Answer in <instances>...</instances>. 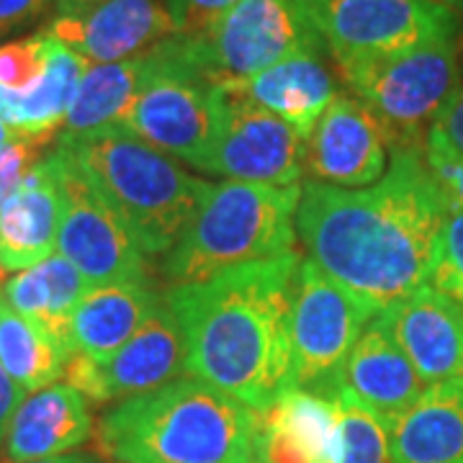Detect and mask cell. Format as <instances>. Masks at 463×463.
Returning <instances> with one entry per match:
<instances>
[{
    "instance_id": "19",
    "label": "cell",
    "mask_w": 463,
    "mask_h": 463,
    "mask_svg": "<svg viewBox=\"0 0 463 463\" xmlns=\"http://www.w3.org/2000/svg\"><path fill=\"white\" fill-rule=\"evenodd\" d=\"M216 88H224L234 96L276 114L288 127H294L304 139L312 134L319 116L330 109L337 96L335 80L327 65L319 60V52H298L248 80Z\"/></svg>"
},
{
    "instance_id": "40",
    "label": "cell",
    "mask_w": 463,
    "mask_h": 463,
    "mask_svg": "<svg viewBox=\"0 0 463 463\" xmlns=\"http://www.w3.org/2000/svg\"><path fill=\"white\" fill-rule=\"evenodd\" d=\"M446 5H458V8H463V0H443Z\"/></svg>"
},
{
    "instance_id": "34",
    "label": "cell",
    "mask_w": 463,
    "mask_h": 463,
    "mask_svg": "<svg viewBox=\"0 0 463 463\" xmlns=\"http://www.w3.org/2000/svg\"><path fill=\"white\" fill-rule=\"evenodd\" d=\"M432 145L453 149L463 155V50H461V83L456 88V93L450 96L446 103V109L438 114V118L432 121L430 132L425 137Z\"/></svg>"
},
{
    "instance_id": "9",
    "label": "cell",
    "mask_w": 463,
    "mask_h": 463,
    "mask_svg": "<svg viewBox=\"0 0 463 463\" xmlns=\"http://www.w3.org/2000/svg\"><path fill=\"white\" fill-rule=\"evenodd\" d=\"M337 65L414 50L458 33L443 0H298Z\"/></svg>"
},
{
    "instance_id": "26",
    "label": "cell",
    "mask_w": 463,
    "mask_h": 463,
    "mask_svg": "<svg viewBox=\"0 0 463 463\" xmlns=\"http://www.w3.org/2000/svg\"><path fill=\"white\" fill-rule=\"evenodd\" d=\"M88 288H90V283L80 276V270L70 263L65 255L54 252L47 260L14 273L3 283L0 298L14 312L24 315L26 319L36 322L42 330L50 332L72 358L70 319Z\"/></svg>"
},
{
    "instance_id": "25",
    "label": "cell",
    "mask_w": 463,
    "mask_h": 463,
    "mask_svg": "<svg viewBox=\"0 0 463 463\" xmlns=\"http://www.w3.org/2000/svg\"><path fill=\"white\" fill-rule=\"evenodd\" d=\"M155 67L157 50L124 62H90L57 139H75L106 129H118L127 111L132 109L134 99L152 78Z\"/></svg>"
},
{
    "instance_id": "7",
    "label": "cell",
    "mask_w": 463,
    "mask_h": 463,
    "mask_svg": "<svg viewBox=\"0 0 463 463\" xmlns=\"http://www.w3.org/2000/svg\"><path fill=\"white\" fill-rule=\"evenodd\" d=\"M170 47L203 83L227 85L325 44L298 0H240L206 32L173 36Z\"/></svg>"
},
{
    "instance_id": "18",
    "label": "cell",
    "mask_w": 463,
    "mask_h": 463,
    "mask_svg": "<svg viewBox=\"0 0 463 463\" xmlns=\"http://www.w3.org/2000/svg\"><path fill=\"white\" fill-rule=\"evenodd\" d=\"M93 435L88 399L72 383L57 381L26 394L5 435L8 461H39L65 456L85 446Z\"/></svg>"
},
{
    "instance_id": "17",
    "label": "cell",
    "mask_w": 463,
    "mask_h": 463,
    "mask_svg": "<svg viewBox=\"0 0 463 463\" xmlns=\"http://www.w3.org/2000/svg\"><path fill=\"white\" fill-rule=\"evenodd\" d=\"M62 212L65 188L50 152L0 209V270L18 273L54 255Z\"/></svg>"
},
{
    "instance_id": "1",
    "label": "cell",
    "mask_w": 463,
    "mask_h": 463,
    "mask_svg": "<svg viewBox=\"0 0 463 463\" xmlns=\"http://www.w3.org/2000/svg\"><path fill=\"white\" fill-rule=\"evenodd\" d=\"M450 199L422 147L394 149L365 188L307 183L297 209L301 245L332 281L376 315L428 286Z\"/></svg>"
},
{
    "instance_id": "13",
    "label": "cell",
    "mask_w": 463,
    "mask_h": 463,
    "mask_svg": "<svg viewBox=\"0 0 463 463\" xmlns=\"http://www.w3.org/2000/svg\"><path fill=\"white\" fill-rule=\"evenodd\" d=\"M185 373V337L167 301L124 345L103 355H72L65 379L88 402H124Z\"/></svg>"
},
{
    "instance_id": "21",
    "label": "cell",
    "mask_w": 463,
    "mask_h": 463,
    "mask_svg": "<svg viewBox=\"0 0 463 463\" xmlns=\"http://www.w3.org/2000/svg\"><path fill=\"white\" fill-rule=\"evenodd\" d=\"M165 301L147 281L90 286L70 319L72 355L103 358L132 340Z\"/></svg>"
},
{
    "instance_id": "11",
    "label": "cell",
    "mask_w": 463,
    "mask_h": 463,
    "mask_svg": "<svg viewBox=\"0 0 463 463\" xmlns=\"http://www.w3.org/2000/svg\"><path fill=\"white\" fill-rule=\"evenodd\" d=\"M121 132L196 167L216 129L214 85L183 65L170 39L157 47V67L127 111Z\"/></svg>"
},
{
    "instance_id": "28",
    "label": "cell",
    "mask_w": 463,
    "mask_h": 463,
    "mask_svg": "<svg viewBox=\"0 0 463 463\" xmlns=\"http://www.w3.org/2000/svg\"><path fill=\"white\" fill-rule=\"evenodd\" d=\"M335 407L337 438L330 463H399L392 448L386 417L365 407L347 389L335 397Z\"/></svg>"
},
{
    "instance_id": "15",
    "label": "cell",
    "mask_w": 463,
    "mask_h": 463,
    "mask_svg": "<svg viewBox=\"0 0 463 463\" xmlns=\"http://www.w3.org/2000/svg\"><path fill=\"white\" fill-rule=\"evenodd\" d=\"M392 163V145L381 121L353 93L337 90L330 109L307 137L312 181L337 188H365L383 178Z\"/></svg>"
},
{
    "instance_id": "27",
    "label": "cell",
    "mask_w": 463,
    "mask_h": 463,
    "mask_svg": "<svg viewBox=\"0 0 463 463\" xmlns=\"http://www.w3.org/2000/svg\"><path fill=\"white\" fill-rule=\"evenodd\" d=\"M70 355L50 332L0 298V365L29 394L65 376Z\"/></svg>"
},
{
    "instance_id": "24",
    "label": "cell",
    "mask_w": 463,
    "mask_h": 463,
    "mask_svg": "<svg viewBox=\"0 0 463 463\" xmlns=\"http://www.w3.org/2000/svg\"><path fill=\"white\" fill-rule=\"evenodd\" d=\"M88 65L90 62L85 57L50 36V60L42 80L29 90L0 88V118L18 137H29L47 145L62 132L67 111L75 100Z\"/></svg>"
},
{
    "instance_id": "39",
    "label": "cell",
    "mask_w": 463,
    "mask_h": 463,
    "mask_svg": "<svg viewBox=\"0 0 463 463\" xmlns=\"http://www.w3.org/2000/svg\"><path fill=\"white\" fill-rule=\"evenodd\" d=\"M70 3H78V0H60V3H57V11H60V8H65V5H70ZM57 11H54V14H57Z\"/></svg>"
},
{
    "instance_id": "16",
    "label": "cell",
    "mask_w": 463,
    "mask_h": 463,
    "mask_svg": "<svg viewBox=\"0 0 463 463\" xmlns=\"http://www.w3.org/2000/svg\"><path fill=\"white\" fill-rule=\"evenodd\" d=\"M383 322L420 379L440 383L463 373V307L432 286H422L386 312Z\"/></svg>"
},
{
    "instance_id": "5",
    "label": "cell",
    "mask_w": 463,
    "mask_h": 463,
    "mask_svg": "<svg viewBox=\"0 0 463 463\" xmlns=\"http://www.w3.org/2000/svg\"><path fill=\"white\" fill-rule=\"evenodd\" d=\"M301 185L209 183L191 222L165 255L175 286L294 250Z\"/></svg>"
},
{
    "instance_id": "20",
    "label": "cell",
    "mask_w": 463,
    "mask_h": 463,
    "mask_svg": "<svg viewBox=\"0 0 463 463\" xmlns=\"http://www.w3.org/2000/svg\"><path fill=\"white\" fill-rule=\"evenodd\" d=\"M343 389L355 394L373 412L392 420L414 404L428 383L414 371L412 361L399 347L383 317L376 315L347 355Z\"/></svg>"
},
{
    "instance_id": "38",
    "label": "cell",
    "mask_w": 463,
    "mask_h": 463,
    "mask_svg": "<svg viewBox=\"0 0 463 463\" xmlns=\"http://www.w3.org/2000/svg\"><path fill=\"white\" fill-rule=\"evenodd\" d=\"M14 139H18V134L14 132L3 118H0V147H3V145H8V142H14Z\"/></svg>"
},
{
    "instance_id": "12",
    "label": "cell",
    "mask_w": 463,
    "mask_h": 463,
    "mask_svg": "<svg viewBox=\"0 0 463 463\" xmlns=\"http://www.w3.org/2000/svg\"><path fill=\"white\" fill-rule=\"evenodd\" d=\"M65 188V212L57 252L80 270L90 286L118 281H147L145 252L114 209L88 181L65 147L52 149Z\"/></svg>"
},
{
    "instance_id": "41",
    "label": "cell",
    "mask_w": 463,
    "mask_h": 463,
    "mask_svg": "<svg viewBox=\"0 0 463 463\" xmlns=\"http://www.w3.org/2000/svg\"><path fill=\"white\" fill-rule=\"evenodd\" d=\"M461 381H463V373H461Z\"/></svg>"
},
{
    "instance_id": "2",
    "label": "cell",
    "mask_w": 463,
    "mask_h": 463,
    "mask_svg": "<svg viewBox=\"0 0 463 463\" xmlns=\"http://www.w3.org/2000/svg\"><path fill=\"white\" fill-rule=\"evenodd\" d=\"M298 263L301 255L288 250L175 286L165 301L185 337V373L260 414L294 389L291 307Z\"/></svg>"
},
{
    "instance_id": "31",
    "label": "cell",
    "mask_w": 463,
    "mask_h": 463,
    "mask_svg": "<svg viewBox=\"0 0 463 463\" xmlns=\"http://www.w3.org/2000/svg\"><path fill=\"white\" fill-rule=\"evenodd\" d=\"M42 147L44 142H36L29 137H18L0 147V209L21 188L29 170L42 160L39 157Z\"/></svg>"
},
{
    "instance_id": "3",
    "label": "cell",
    "mask_w": 463,
    "mask_h": 463,
    "mask_svg": "<svg viewBox=\"0 0 463 463\" xmlns=\"http://www.w3.org/2000/svg\"><path fill=\"white\" fill-rule=\"evenodd\" d=\"M260 412L196 376L116 402L99 422L118 463H255Z\"/></svg>"
},
{
    "instance_id": "22",
    "label": "cell",
    "mask_w": 463,
    "mask_h": 463,
    "mask_svg": "<svg viewBox=\"0 0 463 463\" xmlns=\"http://www.w3.org/2000/svg\"><path fill=\"white\" fill-rule=\"evenodd\" d=\"M386 422L399 463H463V381L430 383Z\"/></svg>"
},
{
    "instance_id": "10",
    "label": "cell",
    "mask_w": 463,
    "mask_h": 463,
    "mask_svg": "<svg viewBox=\"0 0 463 463\" xmlns=\"http://www.w3.org/2000/svg\"><path fill=\"white\" fill-rule=\"evenodd\" d=\"M216 129L196 167L227 181L298 185L307 139L283 118L216 88Z\"/></svg>"
},
{
    "instance_id": "6",
    "label": "cell",
    "mask_w": 463,
    "mask_h": 463,
    "mask_svg": "<svg viewBox=\"0 0 463 463\" xmlns=\"http://www.w3.org/2000/svg\"><path fill=\"white\" fill-rule=\"evenodd\" d=\"M337 70L350 93L379 118L394 152L425 145L432 121L461 83V52L450 36Z\"/></svg>"
},
{
    "instance_id": "30",
    "label": "cell",
    "mask_w": 463,
    "mask_h": 463,
    "mask_svg": "<svg viewBox=\"0 0 463 463\" xmlns=\"http://www.w3.org/2000/svg\"><path fill=\"white\" fill-rule=\"evenodd\" d=\"M47 60H50V36L44 32L0 44V88L29 90L42 80Z\"/></svg>"
},
{
    "instance_id": "4",
    "label": "cell",
    "mask_w": 463,
    "mask_h": 463,
    "mask_svg": "<svg viewBox=\"0 0 463 463\" xmlns=\"http://www.w3.org/2000/svg\"><path fill=\"white\" fill-rule=\"evenodd\" d=\"M57 145L75 157L147 258L173 250L209 185L121 129L57 139Z\"/></svg>"
},
{
    "instance_id": "33",
    "label": "cell",
    "mask_w": 463,
    "mask_h": 463,
    "mask_svg": "<svg viewBox=\"0 0 463 463\" xmlns=\"http://www.w3.org/2000/svg\"><path fill=\"white\" fill-rule=\"evenodd\" d=\"M422 155L430 165L435 181L446 191L450 203L463 206V155L440 147V145H432L428 139L422 145Z\"/></svg>"
},
{
    "instance_id": "29",
    "label": "cell",
    "mask_w": 463,
    "mask_h": 463,
    "mask_svg": "<svg viewBox=\"0 0 463 463\" xmlns=\"http://www.w3.org/2000/svg\"><path fill=\"white\" fill-rule=\"evenodd\" d=\"M428 286L463 307V206L450 203L438 237Z\"/></svg>"
},
{
    "instance_id": "23",
    "label": "cell",
    "mask_w": 463,
    "mask_h": 463,
    "mask_svg": "<svg viewBox=\"0 0 463 463\" xmlns=\"http://www.w3.org/2000/svg\"><path fill=\"white\" fill-rule=\"evenodd\" d=\"M260 443L255 463H330L337 438L335 399L288 389L260 414Z\"/></svg>"
},
{
    "instance_id": "32",
    "label": "cell",
    "mask_w": 463,
    "mask_h": 463,
    "mask_svg": "<svg viewBox=\"0 0 463 463\" xmlns=\"http://www.w3.org/2000/svg\"><path fill=\"white\" fill-rule=\"evenodd\" d=\"M167 11L175 24V36H199L216 18H222L240 0H165Z\"/></svg>"
},
{
    "instance_id": "36",
    "label": "cell",
    "mask_w": 463,
    "mask_h": 463,
    "mask_svg": "<svg viewBox=\"0 0 463 463\" xmlns=\"http://www.w3.org/2000/svg\"><path fill=\"white\" fill-rule=\"evenodd\" d=\"M26 389L16 383V381L8 376V371L0 365V448L5 443V435H8V428L14 422V414L18 412L21 402L26 399Z\"/></svg>"
},
{
    "instance_id": "14",
    "label": "cell",
    "mask_w": 463,
    "mask_h": 463,
    "mask_svg": "<svg viewBox=\"0 0 463 463\" xmlns=\"http://www.w3.org/2000/svg\"><path fill=\"white\" fill-rule=\"evenodd\" d=\"M44 33L88 62L145 57L175 36L165 0H78L50 18Z\"/></svg>"
},
{
    "instance_id": "35",
    "label": "cell",
    "mask_w": 463,
    "mask_h": 463,
    "mask_svg": "<svg viewBox=\"0 0 463 463\" xmlns=\"http://www.w3.org/2000/svg\"><path fill=\"white\" fill-rule=\"evenodd\" d=\"M60 0H0V39L54 16Z\"/></svg>"
},
{
    "instance_id": "37",
    "label": "cell",
    "mask_w": 463,
    "mask_h": 463,
    "mask_svg": "<svg viewBox=\"0 0 463 463\" xmlns=\"http://www.w3.org/2000/svg\"><path fill=\"white\" fill-rule=\"evenodd\" d=\"M11 463H99L90 453H65V456H52V458H39V461H11Z\"/></svg>"
},
{
    "instance_id": "8",
    "label": "cell",
    "mask_w": 463,
    "mask_h": 463,
    "mask_svg": "<svg viewBox=\"0 0 463 463\" xmlns=\"http://www.w3.org/2000/svg\"><path fill=\"white\" fill-rule=\"evenodd\" d=\"M376 312L335 283L315 263L297 268L291 307V381L294 389L335 399L343 392V368Z\"/></svg>"
}]
</instances>
